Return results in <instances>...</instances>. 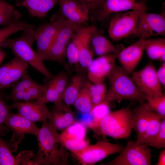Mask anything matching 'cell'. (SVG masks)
<instances>
[{
	"label": "cell",
	"instance_id": "cb8c5ba5",
	"mask_svg": "<svg viewBox=\"0 0 165 165\" xmlns=\"http://www.w3.org/2000/svg\"><path fill=\"white\" fill-rule=\"evenodd\" d=\"M50 112L51 115L48 122L56 130H64L75 122L70 110H57L54 108Z\"/></svg>",
	"mask_w": 165,
	"mask_h": 165
},
{
	"label": "cell",
	"instance_id": "52a82bcc",
	"mask_svg": "<svg viewBox=\"0 0 165 165\" xmlns=\"http://www.w3.org/2000/svg\"><path fill=\"white\" fill-rule=\"evenodd\" d=\"M141 11L133 10L115 13L108 30L111 38L119 41L131 35L137 26Z\"/></svg>",
	"mask_w": 165,
	"mask_h": 165
},
{
	"label": "cell",
	"instance_id": "44dd1931",
	"mask_svg": "<svg viewBox=\"0 0 165 165\" xmlns=\"http://www.w3.org/2000/svg\"><path fill=\"white\" fill-rule=\"evenodd\" d=\"M151 111L145 102L140 103L131 110L132 128L137 133L136 141L137 143L139 142L145 133Z\"/></svg>",
	"mask_w": 165,
	"mask_h": 165
},
{
	"label": "cell",
	"instance_id": "d6986e66",
	"mask_svg": "<svg viewBox=\"0 0 165 165\" xmlns=\"http://www.w3.org/2000/svg\"><path fill=\"white\" fill-rule=\"evenodd\" d=\"M61 14L74 24L83 25L89 19L90 11L76 0H59Z\"/></svg>",
	"mask_w": 165,
	"mask_h": 165
},
{
	"label": "cell",
	"instance_id": "60d3db41",
	"mask_svg": "<svg viewBox=\"0 0 165 165\" xmlns=\"http://www.w3.org/2000/svg\"><path fill=\"white\" fill-rule=\"evenodd\" d=\"M89 10L90 13L100 8L105 0H76Z\"/></svg>",
	"mask_w": 165,
	"mask_h": 165
},
{
	"label": "cell",
	"instance_id": "e575fe53",
	"mask_svg": "<svg viewBox=\"0 0 165 165\" xmlns=\"http://www.w3.org/2000/svg\"><path fill=\"white\" fill-rule=\"evenodd\" d=\"M12 109L10 105L6 102L3 95L0 90V136L5 135L9 131V128L4 123L7 116Z\"/></svg>",
	"mask_w": 165,
	"mask_h": 165
},
{
	"label": "cell",
	"instance_id": "484cf974",
	"mask_svg": "<svg viewBox=\"0 0 165 165\" xmlns=\"http://www.w3.org/2000/svg\"><path fill=\"white\" fill-rule=\"evenodd\" d=\"M21 16L20 13L17 12L10 24L0 29V46L12 35L34 27L33 24L20 20Z\"/></svg>",
	"mask_w": 165,
	"mask_h": 165
},
{
	"label": "cell",
	"instance_id": "603a6c76",
	"mask_svg": "<svg viewBox=\"0 0 165 165\" xmlns=\"http://www.w3.org/2000/svg\"><path fill=\"white\" fill-rule=\"evenodd\" d=\"M86 81L83 76L80 73L72 78L63 96L62 101L64 108L70 109V107L73 105Z\"/></svg>",
	"mask_w": 165,
	"mask_h": 165
},
{
	"label": "cell",
	"instance_id": "ac0fdd59",
	"mask_svg": "<svg viewBox=\"0 0 165 165\" xmlns=\"http://www.w3.org/2000/svg\"><path fill=\"white\" fill-rule=\"evenodd\" d=\"M146 39H140L119 53L117 58L129 73L132 72L140 61L145 50Z\"/></svg>",
	"mask_w": 165,
	"mask_h": 165
},
{
	"label": "cell",
	"instance_id": "1f68e13d",
	"mask_svg": "<svg viewBox=\"0 0 165 165\" xmlns=\"http://www.w3.org/2000/svg\"><path fill=\"white\" fill-rule=\"evenodd\" d=\"M47 87L42 97L45 103L51 102L55 105L54 108L57 110L63 109V105L60 96L51 80L46 85Z\"/></svg>",
	"mask_w": 165,
	"mask_h": 165
},
{
	"label": "cell",
	"instance_id": "30bf717a",
	"mask_svg": "<svg viewBox=\"0 0 165 165\" xmlns=\"http://www.w3.org/2000/svg\"><path fill=\"white\" fill-rule=\"evenodd\" d=\"M97 28L75 24L71 39L75 44L79 54V62L83 68H87L93 60L94 53L90 47L91 37Z\"/></svg>",
	"mask_w": 165,
	"mask_h": 165
},
{
	"label": "cell",
	"instance_id": "8d00e7d4",
	"mask_svg": "<svg viewBox=\"0 0 165 165\" xmlns=\"http://www.w3.org/2000/svg\"><path fill=\"white\" fill-rule=\"evenodd\" d=\"M58 91L62 100L64 93L68 85V77L65 73L61 72L50 80Z\"/></svg>",
	"mask_w": 165,
	"mask_h": 165
},
{
	"label": "cell",
	"instance_id": "7402d4cb",
	"mask_svg": "<svg viewBox=\"0 0 165 165\" xmlns=\"http://www.w3.org/2000/svg\"><path fill=\"white\" fill-rule=\"evenodd\" d=\"M58 3L59 0H17L16 4L25 7L31 15L42 18Z\"/></svg>",
	"mask_w": 165,
	"mask_h": 165
},
{
	"label": "cell",
	"instance_id": "4fadbf2b",
	"mask_svg": "<svg viewBox=\"0 0 165 165\" xmlns=\"http://www.w3.org/2000/svg\"><path fill=\"white\" fill-rule=\"evenodd\" d=\"M75 24L67 20L57 34L50 48L42 58L43 61L63 62L66 56V50L71 39Z\"/></svg>",
	"mask_w": 165,
	"mask_h": 165
},
{
	"label": "cell",
	"instance_id": "836d02e7",
	"mask_svg": "<svg viewBox=\"0 0 165 165\" xmlns=\"http://www.w3.org/2000/svg\"><path fill=\"white\" fill-rule=\"evenodd\" d=\"M16 11L14 6L5 0H0V26L5 27L10 24Z\"/></svg>",
	"mask_w": 165,
	"mask_h": 165
},
{
	"label": "cell",
	"instance_id": "f1b7e54d",
	"mask_svg": "<svg viewBox=\"0 0 165 165\" xmlns=\"http://www.w3.org/2000/svg\"><path fill=\"white\" fill-rule=\"evenodd\" d=\"M73 105L80 112H89L91 110L93 104L91 97L88 89L84 85L80 90Z\"/></svg>",
	"mask_w": 165,
	"mask_h": 165
},
{
	"label": "cell",
	"instance_id": "9c48e42d",
	"mask_svg": "<svg viewBox=\"0 0 165 165\" xmlns=\"http://www.w3.org/2000/svg\"><path fill=\"white\" fill-rule=\"evenodd\" d=\"M67 20L61 14L56 19L50 22L42 23L33 30L34 38L37 43L36 52L41 59Z\"/></svg>",
	"mask_w": 165,
	"mask_h": 165
},
{
	"label": "cell",
	"instance_id": "ab89813d",
	"mask_svg": "<svg viewBox=\"0 0 165 165\" xmlns=\"http://www.w3.org/2000/svg\"><path fill=\"white\" fill-rule=\"evenodd\" d=\"M66 55L69 63L75 64L79 63L78 51L75 44L72 39L67 47Z\"/></svg>",
	"mask_w": 165,
	"mask_h": 165
},
{
	"label": "cell",
	"instance_id": "d4e9b609",
	"mask_svg": "<svg viewBox=\"0 0 165 165\" xmlns=\"http://www.w3.org/2000/svg\"><path fill=\"white\" fill-rule=\"evenodd\" d=\"M90 43L94 53L100 56L116 53L120 50L115 48L97 28L91 37Z\"/></svg>",
	"mask_w": 165,
	"mask_h": 165
},
{
	"label": "cell",
	"instance_id": "ffe728a7",
	"mask_svg": "<svg viewBox=\"0 0 165 165\" xmlns=\"http://www.w3.org/2000/svg\"><path fill=\"white\" fill-rule=\"evenodd\" d=\"M5 125L13 132V134L20 136L29 134L36 135L39 128L33 122L18 113L9 114L5 122Z\"/></svg>",
	"mask_w": 165,
	"mask_h": 165
},
{
	"label": "cell",
	"instance_id": "4316f807",
	"mask_svg": "<svg viewBox=\"0 0 165 165\" xmlns=\"http://www.w3.org/2000/svg\"><path fill=\"white\" fill-rule=\"evenodd\" d=\"M145 50L151 59L165 62V38H159L146 40Z\"/></svg>",
	"mask_w": 165,
	"mask_h": 165
},
{
	"label": "cell",
	"instance_id": "74e56055",
	"mask_svg": "<svg viewBox=\"0 0 165 165\" xmlns=\"http://www.w3.org/2000/svg\"><path fill=\"white\" fill-rule=\"evenodd\" d=\"M158 149L165 148V119L162 121L160 130L154 138L149 143L145 145Z\"/></svg>",
	"mask_w": 165,
	"mask_h": 165
},
{
	"label": "cell",
	"instance_id": "d6a6232c",
	"mask_svg": "<svg viewBox=\"0 0 165 165\" xmlns=\"http://www.w3.org/2000/svg\"><path fill=\"white\" fill-rule=\"evenodd\" d=\"M109 103L103 101L102 102L93 105L90 112L94 122L90 128L94 130L100 121L110 112Z\"/></svg>",
	"mask_w": 165,
	"mask_h": 165
},
{
	"label": "cell",
	"instance_id": "f35d334b",
	"mask_svg": "<svg viewBox=\"0 0 165 165\" xmlns=\"http://www.w3.org/2000/svg\"><path fill=\"white\" fill-rule=\"evenodd\" d=\"M35 157L32 150H24L20 151L15 157L18 165H38L32 159Z\"/></svg>",
	"mask_w": 165,
	"mask_h": 165
},
{
	"label": "cell",
	"instance_id": "ee69618b",
	"mask_svg": "<svg viewBox=\"0 0 165 165\" xmlns=\"http://www.w3.org/2000/svg\"><path fill=\"white\" fill-rule=\"evenodd\" d=\"M2 47L1 46H0V65L7 55L6 53L2 50Z\"/></svg>",
	"mask_w": 165,
	"mask_h": 165
},
{
	"label": "cell",
	"instance_id": "3957f363",
	"mask_svg": "<svg viewBox=\"0 0 165 165\" xmlns=\"http://www.w3.org/2000/svg\"><path fill=\"white\" fill-rule=\"evenodd\" d=\"M33 28L25 30V33L14 39H7L1 45L2 47L10 49L15 54L41 73L46 79H51L54 76L47 68L43 61L31 47L34 38Z\"/></svg>",
	"mask_w": 165,
	"mask_h": 165
},
{
	"label": "cell",
	"instance_id": "5b68a950",
	"mask_svg": "<svg viewBox=\"0 0 165 165\" xmlns=\"http://www.w3.org/2000/svg\"><path fill=\"white\" fill-rule=\"evenodd\" d=\"M120 154L104 165H150L152 154L148 146L136 141H129Z\"/></svg>",
	"mask_w": 165,
	"mask_h": 165
},
{
	"label": "cell",
	"instance_id": "5bb4252c",
	"mask_svg": "<svg viewBox=\"0 0 165 165\" xmlns=\"http://www.w3.org/2000/svg\"><path fill=\"white\" fill-rule=\"evenodd\" d=\"M28 64L17 56L0 67V90L11 87L27 74Z\"/></svg>",
	"mask_w": 165,
	"mask_h": 165
},
{
	"label": "cell",
	"instance_id": "f546056e",
	"mask_svg": "<svg viewBox=\"0 0 165 165\" xmlns=\"http://www.w3.org/2000/svg\"><path fill=\"white\" fill-rule=\"evenodd\" d=\"M146 103L148 107L152 112L157 113L162 119H165V95L154 96L145 94Z\"/></svg>",
	"mask_w": 165,
	"mask_h": 165
},
{
	"label": "cell",
	"instance_id": "e0dca14e",
	"mask_svg": "<svg viewBox=\"0 0 165 165\" xmlns=\"http://www.w3.org/2000/svg\"><path fill=\"white\" fill-rule=\"evenodd\" d=\"M86 126L79 122H75L61 134L60 144L64 147L71 149H78L86 142Z\"/></svg>",
	"mask_w": 165,
	"mask_h": 165
},
{
	"label": "cell",
	"instance_id": "6da1fadb",
	"mask_svg": "<svg viewBox=\"0 0 165 165\" xmlns=\"http://www.w3.org/2000/svg\"><path fill=\"white\" fill-rule=\"evenodd\" d=\"M43 122L36 135L38 150L34 160L38 165H68V154L63 146L59 147L60 134L47 120Z\"/></svg>",
	"mask_w": 165,
	"mask_h": 165
},
{
	"label": "cell",
	"instance_id": "b9f144b4",
	"mask_svg": "<svg viewBox=\"0 0 165 165\" xmlns=\"http://www.w3.org/2000/svg\"><path fill=\"white\" fill-rule=\"evenodd\" d=\"M157 75L162 86H165V62H163L157 71Z\"/></svg>",
	"mask_w": 165,
	"mask_h": 165
},
{
	"label": "cell",
	"instance_id": "8992f818",
	"mask_svg": "<svg viewBox=\"0 0 165 165\" xmlns=\"http://www.w3.org/2000/svg\"><path fill=\"white\" fill-rule=\"evenodd\" d=\"M124 147L122 145L113 144L104 139L95 144L89 145L81 150L72 152L80 163L93 165L110 155L120 153Z\"/></svg>",
	"mask_w": 165,
	"mask_h": 165
},
{
	"label": "cell",
	"instance_id": "9a60e30c",
	"mask_svg": "<svg viewBox=\"0 0 165 165\" xmlns=\"http://www.w3.org/2000/svg\"><path fill=\"white\" fill-rule=\"evenodd\" d=\"M120 51L116 53L100 56L93 60L87 68L88 78L91 82L103 83L108 78L115 65Z\"/></svg>",
	"mask_w": 165,
	"mask_h": 165
},
{
	"label": "cell",
	"instance_id": "ba28073f",
	"mask_svg": "<svg viewBox=\"0 0 165 165\" xmlns=\"http://www.w3.org/2000/svg\"><path fill=\"white\" fill-rule=\"evenodd\" d=\"M165 14H155L141 11L137 26L131 35L146 39L152 36H164Z\"/></svg>",
	"mask_w": 165,
	"mask_h": 165
},
{
	"label": "cell",
	"instance_id": "2e32d148",
	"mask_svg": "<svg viewBox=\"0 0 165 165\" xmlns=\"http://www.w3.org/2000/svg\"><path fill=\"white\" fill-rule=\"evenodd\" d=\"M42 98L31 102L13 101L10 105L12 109H15L17 113L34 122H43L49 119L50 112Z\"/></svg>",
	"mask_w": 165,
	"mask_h": 165
},
{
	"label": "cell",
	"instance_id": "7c38bea8",
	"mask_svg": "<svg viewBox=\"0 0 165 165\" xmlns=\"http://www.w3.org/2000/svg\"><path fill=\"white\" fill-rule=\"evenodd\" d=\"M131 77L137 87L145 94L157 96L163 94L157 71L151 62L142 69L133 71Z\"/></svg>",
	"mask_w": 165,
	"mask_h": 165
},
{
	"label": "cell",
	"instance_id": "7bdbcfd3",
	"mask_svg": "<svg viewBox=\"0 0 165 165\" xmlns=\"http://www.w3.org/2000/svg\"><path fill=\"white\" fill-rule=\"evenodd\" d=\"M155 165H165V150H163L160 152L158 160Z\"/></svg>",
	"mask_w": 165,
	"mask_h": 165
},
{
	"label": "cell",
	"instance_id": "83f0119b",
	"mask_svg": "<svg viewBox=\"0 0 165 165\" xmlns=\"http://www.w3.org/2000/svg\"><path fill=\"white\" fill-rule=\"evenodd\" d=\"M162 119L158 114L151 111L145 131L138 143L146 145L154 138L160 130Z\"/></svg>",
	"mask_w": 165,
	"mask_h": 165
},
{
	"label": "cell",
	"instance_id": "7a4b0ae2",
	"mask_svg": "<svg viewBox=\"0 0 165 165\" xmlns=\"http://www.w3.org/2000/svg\"><path fill=\"white\" fill-rule=\"evenodd\" d=\"M109 87L104 101L109 103L126 99L145 102V94L137 87L129 73L122 66L115 65L108 77Z\"/></svg>",
	"mask_w": 165,
	"mask_h": 165
},
{
	"label": "cell",
	"instance_id": "277c9868",
	"mask_svg": "<svg viewBox=\"0 0 165 165\" xmlns=\"http://www.w3.org/2000/svg\"><path fill=\"white\" fill-rule=\"evenodd\" d=\"M129 107L110 112L99 122L93 130L97 135L115 139H126L133 130Z\"/></svg>",
	"mask_w": 165,
	"mask_h": 165
},
{
	"label": "cell",
	"instance_id": "d590c367",
	"mask_svg": "<svg viewBox=\"0 0 165 165\" xmlns=\"http://www.w3.org/2000/svg\"><path fill=\"white\" fill-rule=\"evenodd\" d=\"M15 157L12 154L6 141L0 136V165H17Z\"/></svg>",
	"mask_w": 165,
	"mask_h": 165
},
{
	"label": "cell",
	"instance_id": "8fae6325",
	"mask_svg": "<svg viewBox=\"0 0 165 165\" xmlns=\"http://www.w3.org/2000/svg\"><path fill=\"white\" fill-rule=\"evenodd\" d=\"M148 9L144 1L139 0H105L101 7L91 12L93 21L103 20L112 13L138 10L146 11Z\"/></svg>",
	"mask_w": 165,
	"mask_h": 165
},
{
	"label": "cell",
	"instance_id": "4dcf8cb0",
	"mask_svg": "<svg viewBox=\"0 0 165 165\" xmlns=\"http://www.w3.org/2000/svg\"><path fill=\"white\" fill-rule=\"evenodd\" d=\"M84 85L88 90L93 105L104 100L107 91L106 86L103 82L94 83L86 81Z\"/></svg>",
	"mask_w": 165,
	"mask_h": 165
}]
</instances>
